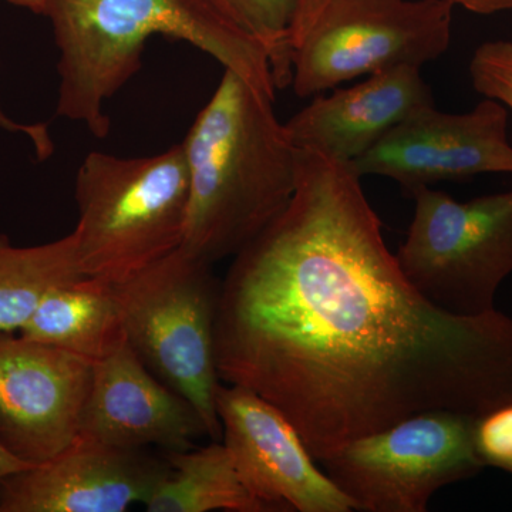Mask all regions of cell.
I'll list each match as a JSON object with an SVG mask.
<instances>
[{"mask_svg":"<svg viewBox=\"0 0 512 512\" xmlns=\"http://www.w3.org/2000/svg\"><path fill=\"white\" fill-rule=\"evenodd\" d=\"M360 180L298 150L288 207L221 279L222 382L278 407L319 463L414 414L480 417L512 399L511 316L454 315L424 298Z\"/></svg>","mask_w":512,"mask_h":512,"instance_id":"6da1fadb","label":"cell"},{"mask_svg":"<svg viewBox=\"0 0 512 512\" xmlns=\"http://www.w3.org/2000/svg\"><path fill=\"white\" fill-rule=\"evenodd\" d=\"M275 97L224 69L181 147L190 200L181 248L214 265L234 258L288 207L298 150Z\"/></svg>","mask_w":512,"mask_h":512,"instance_id":"7a4b0ae2","label":"cell"},{"mask_svg":"<svg viewBox=\"0 0 512 512\" xmlns=\"http://www.w3.org/2000/svg\"><path fill=\"white\" fill-rule=\"evenodd\" d=\"M46 16L60 52L57 117L100 140L111 128L107 101L140 72L146 43L157 35L190 43L275 97L264 46L207 0H50Z\"/></svg>","mask_w":512,"mask_h":512,"instance_id":"3957f363","label":"cell"},{"mask_svg":"<svg viewBox=\"0 0 512 512\" xmlns=\"http://www.w3.org/2000/svg\"><path fill=\"white\" fill-rule=\"evenodd\" d=\"M84 276L117 284L183 245L190 180L183 147L150 157L92 151L74 185Z\"/></svg>","mask_w":512,"mask_h":512,"instance_id":"277c9868","label":"cell"},{"mask_svg":"<svg viewBox=\"0 0 512 512\" xmlns=\"http://www.w3.org/2000/svg\"><path fill=\"white\" fill-rule=\"evenodd\" d=\"M183 248L113 284L131 349L150 372L197 410L208 437L222 439V380L215 359L221 279Z\"/></svg>","mask_w":512,"mask_h":512,"instance_id":"5b68a950","label":"cell"},{"mask_svg":"<svg viewBox=\"0 0 512 512\" xmlns=\"http://www.w3.org/2000/svg\"><path fill=\"white\" fill-rule=\"evenodd\" d=\"M412 197L413 221L396 254L410 284L454 315L493 311L512 274V190L460 202L423 187Z\"/></svg>","mask_w":512,"mask_h":512,"instance_id":"8992f818","label":"cell"},{"mask_svg":"<svg viewBox=\"0 0 512 512\" xmlns=\"http://www.w3.org/2000/svg\"><path fill=\"white\" fill-rule=\"evenodd\" d=\"M476 419L447 410L414 414L350 441L320 464L355 511L424 512L440 488L483 471Z\"/></svg>","mask_w":512,"mask_h":512,"instance_id":"52a82bcc","label":"cell"},{"mask_svg":"<svg viewBox=\"0 0 512 512\" xmlns=\"http://www.w3.org/2000/svg\"><path fill=\"white\" fill-rule=\"evenodd\" d=\"M450 0H332L292 52L301 99L338 84L440 59L451 42Z\"/></svg>","mask_w":512,"mask_h":512,"instance_id":"ba28073f","label":"cell"},{"mask_svg":"<svg viewBox=\"0 0 512 512\" xmlns=\"http://www.w3.org/2000/svg\"><path fill=\"white\" fill-rule=\"evenodd\" d=\"M349 167L360 178H390L409 194L440 181L512 174L508 109L493 99H484L461 114L424 107L393 127Z\"/></svg>","mask_w":512,"mask_h":512,"instance_id":"9c48e42d","label":"cell"},{"mask_svg":"<svg viewBox=\"0 0 512 512\" xmlns=\"http://www.w3.org/2000/svg\"><path fill=\"white\" fill-rule=\"evenodd\" d=\"M93 363L55 346L0 330V443L42 464L80 430Z\"/></svg>","mask_w":512,"mask_h":512,"instance_id":"30bf717a","label":"cell"},{"mask_svg":"<svg viewBox=\"0 0 512 512\" xmlns=\"http://www.w3.org/2000/svg\"><path fill=\"white\" fill-rule=\"evenodd\" d=\"M222 444L245 487L275 511L350 512L352 500L315 466L288 417L264 397L237 386L218 387Z\"/></svg>","mask_w":512,"mask_h":512,"instance_id":"8fae6325","label":"cell"},{"mask_svg":"<svg viewBox=\"0 0 512 512\" xmlns=\"http://www.w3.org/2000/svg\"><path fill=\"white\" fill-rule=\"evenodd\" d=\"M170 471L151 456L77 434L42 464L0 481V512H124L146 504Z\"/></svg>","mask_w":512,"mask_h":512,"instance_id":"7c38bea8","label":"cell"},{"mask_svg":"<svg viewBox=\"0 0 512 512\" xmlns=\"http://www.w3.org/2000/svg\"><path fill=\"white\" fill-rule=\"evenodd\" d=\"M79 434L121 448H194L208 436L204 421L183 396L161 382L128 342L93 363L92 384Z\"/></svg>","mask_w":512,"mask_h":512,"instance_id":"4fadbf2b","label":"cell"},{"mask_svg":"<svg viewBox=\"0 0 512 512\" xmlns=\"http://www.w3.org/2000/svg\"><path fill=\"white\" fill-rule=\"evenodd\" d=\"M429 106H434L433 93L421 69L402 66L328 96L316 94L285 128L298 150L349 165L397 124Z\"/></svg>","mask_w":512,"mask_h":512,"instance_id":"5bb4252c","label":"cell"},{"mask_svg":"<svg viewBox=\"0 0 512 512\" xmlns=\"http://www.w3.org/2000/svg\"><path fill=\"white\" fill-rule=\"evenodd\" d=\"M20 335L99 362L126 342L113 284L83 276L40 302Z\"/></svg>","mask_w":512,"mask_h":512,"instance_id":"9a60e30c","label":"cell"},{"mask_svg":"<svg viewBox=\"0 0 512 512\" xmlns=\"http://www.w3.org/2000/svg\"><path fill=\"white\" fill-rule=\"evenodd\" d=\"M164 456L170 471L144 504L148 512H276L245 487L220 441Z\"/></svg>","mask_w":512,"mask_h":512,"instance_id":"2e32d148","label":"cell"},{"mask_svg":"<svg viewBox=\"0 0 512 512\" xmlns=\"http://www.w3.org/2000/svg\"><path fill=\"white\" fill-rule=\"evenodd\" d=\"M83 276L74 229L33 247H16L0 232V330L22 329L50 292Z\"/></svg>","mask_w":512,"mask_h":512,"instance_id":"e0dca14e","label":"cell"},{"mask_svg":"<svg viewBox=\"0 0 512 512\" xmlns=\"http://www.w3.org/2000/svg\"><path fill=\"white\" fill-rule=\"evenodd\" d=\"M224 18L266 50L276 90L291 86L292 52L289 32L298 0H207Z\"/></svg>","mask_w":512,"mask_h":512,"instance_id":"ac0fdd59","label":"cell"},{"mask_svg":"<svg viewBox=\"0 0 512 512\" xmlns=\"http://www.w3.org/2000/svg\"><path fill=\"white\" fill-rule=\"evenodd\" d=\"M468 73L477 93L512 110L511 40H490L478 46L468 64Z\"/></svg>","mask_w":512,"mask_h":512,"instance_id":"d6986e66","label":"cell"},{"mask_svg":"<svg viewBox=\"0 0 512 512\" xmlns=\"http://www.w3.org/2000/svg\"><path fill=\"white\" fill-rule=\"evenodd\" d=\"M474 443L485 467L512 474V399L477 417Z\"/></svg>","mask_w":512,"mask_h":512,"instance_id":"ffe728a7","label":"cell"},{"mask_svg":"<svg viewBox=\"0 0 512 512\" xmlns=\"http://www.w3.org/2000/svg\"><path fill=\"white\" fill-rule=\"evenodd\" d=\"M0 130L12 134H23V136L28 137L33 148H35L36 157L39 161H46L55 153V143H53L52 136H50L47 124L19 123V121L10 119L8 114L3 111L2 106H0Z\"/></svg>","mask_w":512,"mask_h":512,"instance_id":"44dd1931","label":"cell"},{"mask_svg":"<svg viewBox=\"0 0 512 512\" xmlns=\"http://www.w3.org/2000/svg\"><path fill=\"white\" fill-rule=\"evenodd\" d=\"M332 0H298V8H296L295 19H293L291 32H289V46L291 52L295 46L305 37L313 23L318 20L320 13L325 10L326 6Z\"/></svg>","mask_w":512,"mask_h":512,"instance_id":"7402d4cb","label":"cell"},{"mask_svg":"<svg viewBox=\"0 0 512 512\" xmlns=\"http://www.w3.org/2000/svg\"><path fill=\"white\" fill-rule=\"evenodd\" d=\"M454 8H463L476 15H497L512 12V0H450Z\"/></svg>","mask_w":512,"mask_h":512,"instance_id":"603a6c76","label":"cell"},{"mask_svg":"<svg viewBox=\"0 0 512 512\" xmlns=\"http://www.w3.org/2000/svg\"><path fill=\"white\" fill-rule=\"evenodd\" d=\"M33 464L26 463L20 458L13 456L5 446L0 443V481L5 480L6 477L12 474L19 473V471L28 470Z\"/></svg>","mask_w":512,"mask_h":512,"instance_id":"cb8c5ba5","label":"cell"},{"mask_svg":"<svg viewBox=\"0 0 512 512\" xmlns=\"http://www.w3.org/2000/svg\"><path fill=\"white\" fill-rule=\"evenodd\" d=\"M8 2L20 6V8L29 9L30 12L36 13V15L46 16L50 0H8Z\"/></svg>","mask_w":512,"mask_h":512,"instance_id":"d4e9b609","label":"cell"}]
</instances>
